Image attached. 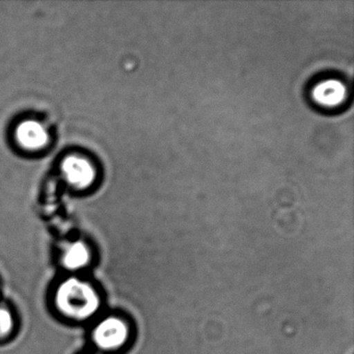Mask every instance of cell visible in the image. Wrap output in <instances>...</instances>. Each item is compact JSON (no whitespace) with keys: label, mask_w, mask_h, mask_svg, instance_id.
Returning <instances> with one entry per match:
<instances>
[{"label":"cell","mask_w":354,"mask_h":354,"mask_svg":"<svg viewBox=\"0 0 354 354\" xmlns=\"http://www.w3.org/2000/svg\"><path fill=\"white\" fill-rule=\"evenodd\" d=\"M16 138L24 148L35 150L44 146L48 136L43 126L38 122L26 121L20 124L17 128Z\"/></svg>","instance_id":"cell-5"},{"label":"cell","mask_w":354,"mask_h":354,"mask_svg":"<svg viewBox=\"0 0 354 354\" xmlns=\"http://www.w3.org/2000/svg\"><path fill=\"white\" fill-rule=\"evenodd\" d=\"M55 306L68 318L82 321L91 318L100 308V297L96 290L82 279L70 277L55 292Z\"/></svg>","instance_id":"cell-1"},{"label":"cell","mask_w":354,"mask_h":354,"mask_svg":"<svg viewBox=\"0 0 354 354\" xmlns=\"http://www.w3.org/2000/svg\"><path fill=\"white\" fill-rule=\"evenodd\" d=\"M14 328V318L11 310L0 306V339L7 337Z\"/></svg>","instance_id":"cell-7"},{"label":"cell","mask_w":354,"mask_h":354,"mask_svg":"<svg viewBox=\"0 0 354 354\" xmlns=\"http://www.w3.org/2000/svg\"><path fill=\"white\" fill-rule=\"evenodd\" d=\"M63 171L68 181L76 187H86L95 178L92 165L80 157L72 156L66 159L63 163Z\"/></svg>","instance_id":"cell-4"},{"label":"cell","mask_w":354,"mask_h":354,"mask_svg":"<svg viewBox=\"0 0 354 354\" xmlns=\"http://www.w3.org/2000/svg\"><path fill=\"white\" fill-rule=\"evenodd\" d=\"M91 254L84 242H74L66 248L63 254V265L69 270H80L90 262Z\"/></svg>","instance_id":"cell-6"},{"label":"cell","mask_w":354,"mask_h":354,"mask_svg":"<svg viewBox=\"0 0 354 354\" xmlns=\"http://www.w3.org/2000/svg\"><path fill=\"white\" fill-rule=\"evenodd\" d=\"M129 330L127 324L118 317L103 319L93 333L95 344L103 350H115L127 341Z\"/></svg>","instance_id":"cell-2"},{"label":"cell","mask_w":354,"mask_h":354,"mask_svg":"<svg viewBox=\"0 0 354 354\" xmlns=\"http://www.w3.org/2000/svg\"><path fill=\"white\" fill-rule=\"evenodd\" d=\"M347 95L345 84L335 78L321 80L312 90L313 100L326 109L341 106L347 99Z\"/></svg>","instance_id":"cell-3"}]
</instances>
